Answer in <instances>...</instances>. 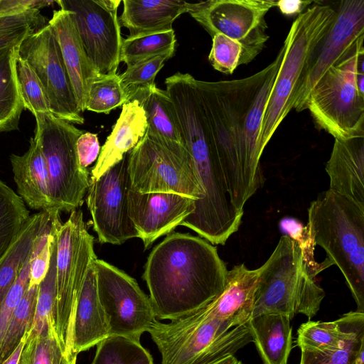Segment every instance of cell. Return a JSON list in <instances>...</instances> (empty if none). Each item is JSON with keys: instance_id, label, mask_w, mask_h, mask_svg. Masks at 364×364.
I'll return each instance as SVG.
<instances>
[{"instance_id": "1", "label": "cell", "mask_w": 364, "mask_h": 364, "mask_svg": "<svg viewBox=\"0 0 364 364\" xmlns=\"http://www.w3.org/2000/svg\"><path fill=\"white\" fill-rule=\"evenodd\" d=\"M284 48L266 68L245 78L208 82L196 79L210 140L234 208L261 188L259 138L262 121Z\"/></svg>"}, {"instance_id": "2", "label": "cell", "mask_w": 364, "mask_h": 364, "mask_svg": "<svg viewBox=\"0 0 364 364\" xmlns=\"http://www.w3.org/2000/svg\"><path fill=\"white\" fill-rule=\"evenodd\" d=\"M228 272L213 245L174 232L151 250L142 277L156 318L171 321L215 299L225 287Z\"/></svg>"}, {"instance_id": "3", "label": "cell", "mask_w": 364, "mask_h": 364, "mask_svg": "<svg viewBox=\"0 0 364 364\" xmlns=\"http://www.w3.org/2000/svg\"><path fill=\"white\" fill-rule=\"evenodd\" d=\"M308 218L314 245L326 253L321 271L336 265L364 313V207L328 189L311 203Z\"/></svg>"}, {"instance_id": "4", "label": "cell", "mask_w": 364, "mask_h": 364, "mask_svg": "<svg viewBox=\"0 0 364 364\" xmlns=\"http://www.w3.org/2000/svg\"><path fill=\"white\" fill-rule=\"evenodd\" d=\"M324 296L299 245L283 235L270 257L258 268L251 318L279 314L291 319L301 314L310 319L318 313Z\"/></svg>"}, {"instance_id": "5", "label": "cell", "mask_w": 364, "mask_h": 364, "mask_svg": "<svg viewBox=\"0 0 364 364\" xmlns=\"http://www.w3.org/2000/svg\"><path fill=\"white\" fill-rule=\"evenodd\" d=\"M147 332L161 364H203L234 355L252 342L247 323L234 327L213 316L206 306L166 323L156 319Z\"/></svg>"}, {"instance_id": "6", "label": "cell", "mask_w": 364, "mask_h": 364, "mask_svg": "<svg viewBox=\"0 0 364 364\" xmlns=\"http://www.w3.org/2000/svg\"><path fill=\"white\" fill-rule=\"evenodd\" d=\"M363 40L323 74L306 100L316 124L335 139L364 136V95L356 85L358 73H364Z\"/></svg>"}, {"instance_id": "7", "label": "cell", "mask_w": 364, "mask_h": 364, "mask_svg": "<svg viewBox=\"0 0 364 364\" xmlns=\"http://www.w3.org/2000/svg\"><path fill=\"white\" fill-rule=\"evenodd\" d=\"M336 9L317 3L299 14L284 42V52L264 115L259 147L263 152L275 131L292 109L296 90L312 50L336 17Z\"/></svg>"}, {"instance_id": "8", "label": "cell", "mask_w": 364, "mask_h": 364, "mask_svg": "<svg viewBox=\"0 0 364 364\" xmlns=\"http://www.w3.org/2000/svg\"><path fill=\"white\" fill-rule=\"evenodd\" d=\"M56 295L53 326L71 361H76L72 348V329L78 295L88 267L97 258L94 237L87 230L80 210L70 213L65 223L56 228Z\"/></svg>"}, {"instance_id": "9", "label": "cell", "mask_w": 364, "mask_h": 364, "mask_svg": "<svg viewBox=\"0 0 364 364\" xmlns=\"http://www.w3.org/2000/svg\"><path fill=\"white\" fill-rule=\"evenodd\" d=\"M130 188L139 193H171L200 200L204 191L193 158L181 144L149 129L129 152Z\"/></svg>"}, {"instance_id": "10", "label": "cell", "mask_w": 364, "mask_h": 364, "mask_svg": "<svg viewBox=\"0 0 364 364\" xmlns=\"http://www.w3.org/2000/svg\"><path fill=\"white\" fill-rule=\"evenodd\" d=\"M34 117V134L46 164L53 209L71 213L82 205L90 182L88 170L80 167L76 151V141L84 132L52 114Z\"/></svg>"}, {"instance_id": "11", "label": "cell", "mask_w": 364, "mask_h": 364, "mask_svg": "<svg viewBox=\"0 0 364 364\" xmlns=\"http://www.w3.org/2000/svg\"><path fill=\"white\" fill-rule=\"evenodd\" d=\"M98 297L105 311L109 336L140 341L156 319L150 298L136 281L112 264L94 260Z\"/></svg>"}, {"instance_id": "12", "label": "cell", "mask_w": 364, "mask_h": 364, "mask_svg": "<svg viewBox=\"0 0 364 364\" xmlns=\"http://www.w3.org/2000/svg\"><path fill=\"white\" fill-rule=\"evenodd\" d=\"M276 5L273 0H209L197 2L189 14L211 37L222 34L238 43L247 64L265 47V16Z\"/></svg>"}, {"instance_id": "13", "label": "cell", "mask_w": 364, "mask_h": 364, "mask_svg": "<svg viewBox=\"0 0 364 364\" xmlns=\"http://www.w3.org/2000/svg\"><path fill=\"white\" fill-rule=\"evenodd\" d=\"M72 13L86 55L99 76L116 74L122 43L117 9L120 0H58Z\"/></svg>"}, {"instance_id": "14", "label": "cell", "mask_w": 364, "mask_h": 364, "mask_svg": "<svg viewBox=\"0 0 364 364\" xmlns=\"http://www.w3.org/2000/svg\"><path fill=\"white\" fill-rule=\"evenodd\" d=\"M24 59L43 84L51 114L72 124H82L75 92L55 36L48 24L28 34L18 47Z\"/></svg>"}, {"instance_id": "15", "label": "cell", "mask_w": 364, "mask_h": 364, "mask_svg": "<svg viewBox=\"0 0 364 364\" xmlns=\"http://www.w3.org/2000/svg\"><path fill=\"white\" fill-rule=\"evenodd\" d=\"M326 35L310 54L292 100V109H306L311 90L323 74L336 65L364 36V0H343Z\"/></svg>"}, {"instance_id": "16", "label": "cell", "mask_w": 364, "mask_h": 364, "mask_svg": "<svg viewBox=\"0 0 364 364\" xmlns=\"http://www.w3.org/2000/svg\"><path fill=\"white\" fill-rule=\"evenodd\" d=\"M129 152L97 180L90 182L87 205L102 244L122 245L137 237L128 214Z\"/></svg>"}, {"instance_id": "17", "label": "cell", "mask_w": 364, "mask_h": 364, "mask_svg": "<svg viewBox=\"0 0 364 364\" xmlns=\"http://www.w3.org/2000/svg\"><path fill=\"white\" fill-rule=\"evenodd\" d=\"M197 200L171 193H128V214L145 250L191 214Z\"/></svg>"}, {"instance_id": "18", "label": "cell", "mask_w": 364, "mask_h": 364, "mask_svg": "<svg viewBox=\"0 0 364 364\" xmlns=\"http://www.w3.org/2000/svg\"><path fill=\"white\" fill-rule=\"evenodd\" d=\"M48 24L55 36L79 109L83 112L90 85L99 75L86 55L72 13L60 8L55 10Z\"/></svg>"}, {"instance_id": "19", "label": "cell", "mask_w": 364, "mask_h": 364, "mask_svg": "<svg viewBox=\"0 0 364 364\" xmlns=\"http://www.w3.org/2000/svg\"><path fill=\"white\" fill-rule=\"evenodd\" d=\"M325 169L329 190L364 207V136L335 139Z\"/></svg>"}, {"instance_id": "20", "label": "cell", "mask_w": 364, "mask_h": 364, "mask_svg": "<svg viewBox=\"0 0 364 364\" xmlns=\"http://www.w3.org/2000/svg\"><path fill=\"white\" fill-rule=\"evenodd\" d=\"M93 263L94 261L88 267L74 313L72 348L75 358L109 336L106 316L98 297Z\"/></svg>"}, {"instance_id": "21", "label": "cell", "mask_w": 364, "mask_h": 364, "mask_svg": "<svg viewBox=\"0 0 364 364\" xmlns=\"http://www.w3.org/2000/svg\"><path fill=\"white\" fill-rule=\"evenodd\" d=\"M147 127L145 112L136 100H132L123 105L119 117L92 169L91 181L97 180L122 161L124 156L132 151L144 136Z\"/></svg>"}, {"instance_id": "22", "label": "cell", "mask_w": 364, "mask_h": 364, "mask_svg": "<svg viewBox=\"0 0 364 364\" xmlns=\"http://www.w3.org/2000/svg\"><path fill=\"white\" fill-rule=\"evenodd\" d=\"M257 278L258 268L235 265L228 270L224 289L206 305L207 309L213 316L234 327L247 323L252 313Z\"/></svg>"}, {"instance_id": "23", "label": "cell", "mask_w": 364, "mask_h": 364, "mask_svg": "<svg viewBox=\"0 0 364 364\" xmlns=\"http://www.w3.org/2000/svg\"><path fill=\"white\" fill-rule=\"evenodd\" d=\"M10 161L14 181L21 199L34 210L51 212L48 174L37 136L30 139L28 149L23 155L11 154Z\"/></svg>"}, {"instance_id": "24", "label": "cell", "mask_w": 364, "mask_h": 364, "mask_svg": "<svg viewBox=\"0 0 364 364\" xmlns=\"http://www.w3.org/2000/svg\"><path fill=\"white\" fill-rule=\"evenodd\" d=\"M197 3V2H196ZM196 3L181 0H124L118 18L129 36L171 30L181 14L191 12Z\"/></svg>"}, {"instance_id": "25", "label": "cell", "mask_w": 364, "mask_h": 364, "mask_svg": "<svg viewBox=\"0 0 364 364\" xmlns=\"http://www.w3.org/2000/svg\"><path fill=\"white\" fill-rule=\"evenodd\" d=\"M290 318L279 314L251 318L247 325L264 364H287L292 348Z\"/></svg>"}, {"instance_id": "26", "label": "cell", "mask_w": 364, "mask_h": 364, "mask_svg": "<svg viewBox=\"0 0 364 364\" xmlns=\"http://www.w3.org/2000/svg\"><path fill=\"white\" fill-rule=\"evenodd\" d=\"M129 98V101L136 100L144 110L147 129L166 141L184 145L175 109L166 90L154 84L132 91Z\"/></svg>"}, {"instance_id": "27", "label": "cell", "mask_w": 364, "mask_h": 364, "mask_svg": "<svg viewBox=\"0 0 364 364\" xmlns=\"http://www.w3.org/2000/svg\"><path fill=\"white\" fill-rule=\"evenodd\" d=\"M50 216V212L48 211L30 215L15 242L0 262V305L15 283L32 251L35 239Z\"/></svg>"}, {"instance_id": "28", "label": "cell", "mask_w": 364, "mask_h": 364, "mask_svg": "<svg viewBox=\"0 0 364 364\" xmlns=\"http://www.w3.org/2000/svg\"><path fill=\"white\" fill-rule=\"evenodd\" d=\"M18 47L0 50V132L17 129L24 109L15 69Z\"/></svg>"}, {"instance_id": "29", "label": "cell", "mask_w": 364, "mask_h": 364, "mask_svg": "<svg viewBox=\"0 0 364 364\" xmlns=\"http://www.w3.org/2000/svg\"><path fill=\"white\" fill-rule=\"evenodd\" d=\"M355 314L356 311L346 313L334 321L302 323L297 331V346L310 350L339 348L349 333Z\"/></svg>"}, {"instance_id": "30", "label": "cell", "mask_w": 364, "mask_h": 364, "mask_svg": "<svg viewBox=\"0 0 364 364\" xmlns=\"http://www.w3.org/2000/svg\"><path fill=\"white\" fill-rule=\"evenodd\" d=\"M18 364H76L64 350L55 332L53 318L41 332L26 338Z\"/></svg>"}, {"instance_id": "31", "label": "cell", "mask_w": 364, "mask_h": 364, "mask_svg": "<svg viewBox=\"0 0 364 364\" xmlns=\"http://www.w3.org/2000/svg\"><path fill=\"white\" fill-rule=\"evenodd\" d=\"M364 349V313L356 311L350 331L342 345L333 350L301 349L299 364H355Z\"/></svg>"}, {"instance_id": "32", "label": "cell", "mask_w": 364, "mask_h": 364, "mask_svg": "<svg viewBox=\"0 0 364 364\" xmlns=\"http://www.w3.org/2000/svg\"><path fill=\"white\" fill-rule=\"evenodd\" d=\"M29 216L21 198L0 180V262Z\"/></svg>"}, {"instance_id": "33", "label": "cell", "mask_w": 364, "mask_h": 364, "mask_svg": "<svg viewBox=\"0 0 364 364\" xmlns=\"http://www.w3.org/2000/svg\"><path fill=\"white\" fill-rule=\"evenodd\" d=\"M91 364H154V360L140 341L109 336L97 345Z\"/></svg>"}, {"instance_id": "34", "label": "cell", "mask_w": 364, "mask_h": 364, "mask_svg": "<svg viewBox=\"0 0 364 364\" xmlns=\"http://www.w3.org/2000/svg\"><path fill=\"white\" fill-rule=\"evenodd\" d=\"M38 286L28 287L16 307L0 348V364L14 352L27 336L34 316Z\"/></svg>"}, {"instance_id": "35", "label": "cell", "mask_w": 364, "mask_h": 364, "mask_svg": "<svg viewBox=\"0 0 364 364\" xmlns=\"http://www.w3.org/2000/svg\"><path fill=\"white\" fill-rule=\"evenodd\" d=\"M173 29L129 36L122 38L120 62L127 66L141 59L175 50Z\"/></svg>"}, {"instance_id": "36", "label": "cell", "mask_w": 364, "mask_h": 364, "mask_svg": "<svg viewBox=\"0 0 364 364\" xmlns=\"http://www.w3.org/2000/svg\"><path fill=\"white\" fill-rule=\"evenodd\" d=\"M128 102L129 96L117 73L99 76L90 85L86 110L107 114Z\"/></svg>"}, {"instance_id": "37", "label": "cell", "mask_w": 364, "mask_h": 364, "mask_svg": "<svg viewBox=\"0 0 364 364\" xmlns=\"http://www.w3.org/2000/svg\"><path fill=\"white\" fill-rule=\"evenodd\" d=\"M46 21L38 9L0 14V50L18 46L28 34L46 26Z\"/></svg>"}, {"instance_id": "38", "label": "cell", "mask_w": 364, "mask_h": 364, "mask_svg": "<svg viewBox=\"0 0 364 364\" xmlns=\"http://www.w3.org/2000/svg\"><path fill=\"white\" fill-rule=\"evenodd\" d=\"M15 69L24 109H28L33 116L51 114L49 100L43 84L28 63L18 54Z\"/></svg>"}, {"instance_id": "39", "label": "cell", "mask_w": 364, "mask_h": 364, "mask_svg": "<svg viewBox=\"0 0 364 364\" xmlns=\"http://www.w3.org/2000/svg\"><path fill=\"white\" fill-rule=\"evenodd\" d=\"M174 53L175 50H170L128 65L126 70L119 75L121 83L128 96L132 91L137 88L154 85L157 73Z\"/></svg>"}, {"instance_id": "40", "label": "cell", "mask_w": 364, "mask_h": 364, "mask_svg": "<svg viewBox=\"0 0 364 364\" xmlns=\"http://www.w3.org/2000/svg\"><path fill=\"white\" fill-rule=\"evenodd\" d=\"M212 39L208 60L214 69L231 75L239 65H244L243 50L238 43L222 34H215Z\"/></svg>"}, {"instance_id": "41", "label": "cell", "mask_w": 364, "mask_h": 364, "mask_svg": "<svg viewBox=\"0 0 364 364\" xmlns=\"http://www.w3.org/2000/svg\"><path fill=\"white\" fill-rule=\"evenodd\" d=\"M32 251L0 305V348L12 314L29 286Z\"/></svg>"}, {"instance_id": "42", "label": "cell", "mask_w": 364, "mask_h": 364, "mask_svg": "<svg viewBox=\"0 0 364 364\" xmlns=\"http://www.w3.org/2000/svg\"><path fill=\"white\" fill-rule=\"evenodd\" d=\"M50 230L51 212L50 218L42 228L33 243L28 287L38 286L48 272Z\"/></svg>"}, {"instance_id": "43", "label": "cell", "mask_w": 364, "mask_h": 364, "mask_svg": "<svg viewBox=\"0 0 364 364\" xmlns=\"http://www.w3.org/2000/svg\"><path fill=\"white\" fill-rule=\"evenodd\" d=\"M279 228L283 235L297 242L308 267L316 276L321 269L320 263L315 260V246L311 240L307 225H304L294 218L285 217L279 221Z\"/></svg>"}, {"instance_id": "44", "label": "cell", "mask_w": 364, "mask_h": 364, "mask_svg": "<svg viewBox=\"0 0 364 364\" xmlns=\"http://www.w3.org/2000/svg\"><path fill=\"white\" fill-rule=\"evenodd\" d=\"M76 151L80 167L87 169L100 154V146L97 135L88 132H83L76 141Z\"/></svg>"}, {"instance_id": "45", "label": "cell", "mask_w": 364, "mask_h": 364, "mask_svg": "<svg viewBox=\"0 0 364 364\" xmlns=\"http://www.w3.org/2000/svg\"><path fill=\"white\" fill-rule=\"evenodd\" d=\"M313 1L301 0H281L277 1V5L282 14L287 16H291L296 14H301Z\"/></svg>"}, {"instance_id": "46", "label": "cell", "mask_w": 364, "mask_h": 364, "mask_svg": "<svg viewBox=\"0 0 364 364\" xmlns=\"http://www.w3.org/2000/svg\"><path fill=\"white\" fill-rule=\"evenodd\" d=\"M26 340V338L24 337L14 352L2 364H18Z\"/></svg>"}, {"instance_id": "47", "label": "cell", "mask_w": 364, "mask_h": 364, "mask_svg": "<svg viewBox=\"0 0 364 364\" xmlns=\"http://www.w3.org/2000/svg\"><path fill=\"white\" fill-rule=\"evenodd\" d=\"M203 364H242V363L234 355H228Z\"/></svg>"}]
</instances>
